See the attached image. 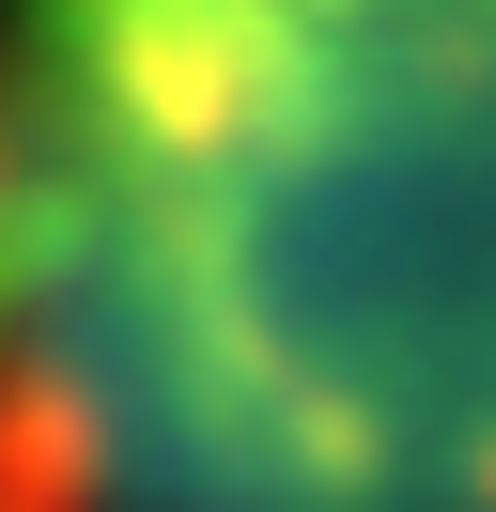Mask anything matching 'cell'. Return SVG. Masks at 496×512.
I'll return each mask as SVG.
<instances>
[{
	"label": "cell",
	"instance_id": "2",
	"mask_svg": "<svg viewBox=\"0 0 496 512\" xmlns=\"http://www.w3.org/2000/svg\"><path fill=\"white\" fill-rule=\"evenodd\" d=\"M0 512H109V497H93V466H78V419H62L47 357H31L16 280H0Z\"/></svg>",
	"mask_w": 496,
	"mask_h": 512
},
{
	"label": "cell",
	"instance_id": "1",
	"mask_svg": "<svg viewBox=\"0 0 496 512\" xmlns=\"http://www.w3.org/2000/svg\"><path fill=\"white\" fill-rule=\"evenodd\" d=\"M0 280L109 512H496V0H16Z\"/></svg>",
	"mask_w": 496,
	"mask_h": 512
}]
</instances>
